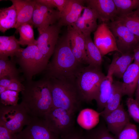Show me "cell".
<instances>
[{
  "label": "cell",
  "instance_id": "obj_1",
  "mask_svg": "<svg viewBox=\"0 0 139 139\" xmlns=\"http://www.w3.org/2000/svg\"><path fill=\"white\" fill-rule=\"evenodd\" d=\"M53 55L51 62L43 72L44 77L74 82L83 66L72 52L67 33L59 38Z\"/></svg>",
  "mask_w": 139,
  "mask_h": 139
},
{
  "label": "cell",
  "instance_id": "obj_2",
  "mask_svg": "<svg viewBox=\"0 0 139 139\" xmlns=\"http://www.w3.org/2000/svg\"><path fill=\"white\" fill-rule=\"evenodd\" d=\"M22 83L21 103L32 117L43 118L53 107L48 79L44 77L36 81L24 80Z\"/></svg>",
  "mask_w": 139,
  "mask_h": 139
},
{
  "label": "cell",
  "instance_id": "obj_3",
  "mask_svg": "<svg viewBox=\"0 0 139 139\" xmlns=\"http://www.w3.org/2000/svg\"><path fill=\"white\" fill-rule=\"evenodd\" d=\"M46 78L49 83L53 107L64 109L74 114L80 110L84 101L74 83Z\"/></svg>",
  "mask_w": 139,
  "mask_h": 139
},
{
  "label": "cell",
  "instance_id": "obj_4",
  "mask_svg": "<svg viewBox=\"0 0 139 139\" xmlns=\"http://www.w3.org/2000/svg\"><path fill=\"white\" fill-rule=\"evenodd\" d=\"M13 58L19 65L23 77L27 80H32L34 76L43 72L48 64L36 45L21 48Z\"/></svg>",
  "mask_w": 139,
  "mask_h": 139
},
{
  "label": "cell",
  "instance_id": "obj_5",
  "mask_svg": "<svg viewBox=\"0 0 139 139\" xmlns=\"http://www.w3.org/2000/svg\"><path fill=\"white\" fill-rule=\"evenodd\" d=\"M105 76L101 68L89 65L82 67L76 76L74 84L84 101L90 103L95 100L100 85Z\"/></svg>",
  "mask_w": 139,
  "mask_h": 139
},
{
  "label": "cell",
  "instance_id": "obj_6",
  "mask_svg": "<svg viewBox=\"0 0 139 139\" xmlns=\"http://www.w3.org/2000/svg\"><path fill=\"white\" fill-rule=\"evenodd\" d=\"M32 117L20 103L14 106L0 104V125L17 134L28 125Z\"/></svg>",
  "mask_w": 139,
  "mask_h": 139
},
{
  "label": "cell",
  "instance_id": "obj_7",
  "mask_svg": "<svg viewBox=\"0 0 139 139\" xmlns=\"http://www.w3.org/2000/svg\"><path fill=\"white\" fill-rule=\"evenodd\" d=\"M75 117L65 109L53 107L43 118L49 129L60 137L75 128Z\"/></svg>",
  "mask_w": 139,
  "mask_h": 139
},
{
  "label": "cell",
  "instance_id": "obj_8",
  "mask_svg": "<svg viewBox=\"0 0 139 139\" xmlns=\"http://www.w3.org/2000/svg\"><path fill=\"white\" fill-rule=\"evenodd\" d=\"M113 33L119 53H133L139 47V37L117 19L107 23Z\"/></svg>",
  "mask_w": 139,
  "mask_h": 139
},
{
  "label": "cell",
  "instance_id": "obj_9",
  "mask_svg": "<svg viewBox=\"0 0 139 139\" xmlns=\"http://www.w3.org/2000/svg\"><path fill=\"white\" fill-rule=\"evenodd\" d=\"M35 0L32 20L33 25L37 28L40 34L47 27L58 22L60 14L58 10Z\"/></svg>",
  "mask_w": 139,
  "mask_h": 139
},
{
  "label": "cell",
  "instance_id": "obj_10",
  "mask_svg": "<svg viewBox=\"0 0 139 139\" xmlns=\"http://www.w3.org/2000/svg\"><path fill=\"white\" fill-rule=\"evenodd\" d=\"M17 139H59L51 131L43 118L32 117L29 124L17 134Z\"/></svg>",
  "mask_w": 139,
  "mask_h": 139
},
{
  "label": "cell",
  "instance_id": "obj_11",
  "mask_svg": "<svg viewBox=\"0 0 139 139\" xmlns=\"http://www.w3.org/2000/svg\"><path fill=\"white\" fill-rule=\"evenodd\" d=\"M61 27L57 22L50 26L39 34L37 40L36 45L48 63L59 38Z\"/></svg>",
  "mask_w": 139,
  "mask_h": 139
},
{
  "label": "cell",
  "instance_id": "obj_12",
  "mask_svg": "<svg viewBox=\"0 0 139 139\" xmlns=\"http://www.w3.org/2000/svg\"><path fill=\"white\" fill-rule=\"evenodd\" d=\"M93 42L103 57L118 49L114 36L107 23L102 22L94 32Z\"/></svg>",
  "mask_w": 139,
  "mask_h": 139
},
{
  "label": "cell",
  "instance_id": "obj_13",
  "mask_svg": "<svg viewBox=\"0 0 139 139\" xmlns=\"http://www.w3.org/2000/svg\"><path fill=\"white\" fill-rule=\"evenodd\" d=\"M102 117L107 124L109 131L115 135L116 138L130 123L129 116L122 104L116 109Z\"/></svg>",
  "mask_w": 139,
  "mask_h": 139
},
{
  "label": "cell",
  "instance_id": "obj_14",
  "mask_svg": "<svg viewBox=\"0 0 139 139\" xmlns=\"http://www.w3.org/2000/svg\"><path fill=\"white\" fill-rule=\"evenodd\" d=\"M87 6L95 12L99 19L107 23L115 20L117 16L116 7L113 0H85Z\"/></svg>",
  "mask_w": 139,
  "mask_h": 139
},
{
  "label": "cell",
  "instance_id": "obj_15",
  "mask_svg": "<svg viewBox=\"0 0 139 139\" xmlns=\"http://www.w3.org/2000/svg\"><path fill=\"white\" fill-rule=\"evenodd\" d=\"M67 34L70 41L72 52L75 57L82 64H87L84 34L73 26L68 27Z\"/></svg>",
  "mask_w": 139,
  "mask_h": 139
},
{
  "label": "cell",
  "instance_id": "obj_16",
  "mask_svg": "<svg viewBox=\"0 0 139 139\" xmlns=\"http://www.w3.org/2000/svg\"><path fill=\"white\" fill-rule=\"evenodd\" d=\"M84 0H68L63 10L60 12V17L57 22L61 27L71 26L81 16L82 12L85 6Z\"/></svg>",
  "mask_w": 139,
  "mask_h": 139
},
{
  "label": "cell",
  "instance_id": "obj_17",
  "mask_svg": "<svg viewBox=\"0 0 139 139\" xmlns=\"http://www.w3.org/2000/svg\"><path fill=\"white\" fill-rule=\"evenodd\" d=\"M16 10L17 19L14 28L16 29L20 25L29 24L33 26L32 17L36 0H10Z\"/></svg>",
  "mask_w": 139,
  "mask_h": 139
},
{
  "label": "cell",
  "instance_id": "obj_18",
  "mask_svg": "<svg viewBox=\"0 0 139 139\" xmlns=\"http://www.w3.org/2000/svg\"><path fill=\"white\" fill-rule=\"evenodd\" d=\"M98 16L94 11L90 7H85L82 14L72 26L75 27L84 35L91 34L98 28Z\"/></svg>",
  "mask_w": 139,
  "mask_h": 139
},
{
  "label": "cell",
  "instance_id": "obj_19",
  "mask_svg": "<svg viewBox=\"0 0 139 139\" xmlns=\"http://www.w3.org/2000/svg\"><path fill=\"white\" fill-rule=\"evenodd\" d=\"M123 95L132 97L137 89L139 78V64L134 62L124 73L122 77Z\"/></svg>",
  "mask_w": 139,
  "mask_h": 139
},
{
  "label": "cell",
  "instance_id": "obj_20",
  "mask_svg": "<svg viewBox=\"0 0 139 139\" xmlns=\"http://www.w3.org/2000/svg\"><path fill=\"white\" fill-rule=\"evenodd\" d=\"M113 76V71L109 67L107 75L99 86L95 100L97 103V109L100 112L105 108L111 94L114 81Z\"/></svg>",
  "mask_w": 139,
  "mask_h": 139
},
{
  "label": "cell",
  "instance_id": "obj_21",
  "mask_svg": "<svg viewBox=\"0 0 139 139\" xmlns=\"http://www.w3.org/2000/svg\"><path fill=\"white\" fill-rule=\"evenodd\" d=\"M134 60L133 53L121 54L117 52L113 55L112 60L109 67L112 70L113 75L118 78H121Z\"/></svg>",
  "mask_w": 139,
  "mask_h": 139
},
{
  "label": "cell",
  "instance_id": "obj_22",
  "mask_svg": "<svg viewBox=\"0 0 139 139\" xmlns=\"http://www.w3.org/2000/svg\"><path fill=\"white\" fill-rule=\"evenodd\" d=\"M123 96L122 82L114 81L109 97L103 110L100 112V116L106 115L118 108Z\"/></svg>",
  "mask_w": 139,
  "mask_h": 139
},
{
  "label": "cell",
  "instance_id": "obj_23",
  "mask_svg": "<svg viewBox=\"0 0 139 139\" xmlns=\"http://www.w3.org/2000/svg\"><path fill=\"white\" fill-rule=\"evenodd\" d=\"M84 36L87 64L96 67L101 68L102 61V55L92 40L91 34Z\"/></svg>",
  "mask_w": 139,
  "mask_h": 139
},
{
  "label": "cell",
  "instance_id": "obj_24",
  "mask_svg": "<svg viewBox=\"0 0 139 139\" xmlns=\"http://www.w3.org/2000/svg\"><path fill=\"white\" fill-rule=\"evenodd\" d=\"M18 40L14 35L0 36V58L14 56L21 48Z\"/></svg>",
  "mask_w": 139,
  "mask_h": 139
},
{
  "label": "cell",
  "instance_id": "obj_25",
  "mask_svg": "<svg viewBox=\"0 0 139 139\" xmlns=\"http://www.w3.org/2000/svg\"><path fill=\"white\" fill-rule=\"evenodd\" d=\"M100 116V112L91 109H85L80 111L77 119V121L85 130H90L98 124Z\"/></svg>",
  "mask_w": 139,
  "mask_h": 139
},
{
  "label": "cell",
  "instance_id": "obj_26",
  "mask_svg": "<svg viewBox=\"0 0 139 139\" xmlns=\"http://www.w3.org/2000/svg\"><path fill=\"white\" fill-rule=\"evenodd\" d=\"M17 19L16 10L12 4L7 7L0 10V31L3 33L15 28Z\"/></svg>",
  "mask_w": 139,
  "mask_h": 139
},
{
  "label": "cell",
  "instance_id": "obj_27",
  "mask_svg": "<svg viewBox=\"0 0 139 139\" xmlns=\"http://www.w3.org/2000/svg\"><path fill=\"white\" fill-rule=\"evenodd\" d=\"M16 63L13 58H0V79L6 77L11 79L21 80L24 79L20 77L21 72L16 67Z\"/></svg>",
  "mask_w": 139,
  "mask_h": 139
},
{
  "label": "cell",
  "instance_id": "obj_28",
  "mask_svg": "<svg viewBox=\"0 0 139 139\" xmlns=\"http://www.w3.org/2000/svg\"><path fill=\"white\" fill-rule=\"evenodd\" d=\"M83 134L84 139H117L102 122L92 129L83 131Z\"/></svg>",
  "mask_w": 139,
  "mask_h": 139
},
{
  "label": "cell",
  "instance_id": "obj_29",
  "mask_svg": "<svg viewBox=\"0 0 139 139\" xmlns=\"http://www.w3.org/2000/svg\"><path fill=\"white\" fill-rule=\"evenodd\" d=\"M116 19L139 37V8L128 14L117 16Z\"/></svg>",
  "mask_w": 139,
  "mask_h": 139
},
{
  "label": "cell",
  "instance_id": "obj_30",
  "mask_svg": "<svg viewBox=\"0 0 139 139\" xmlns=\"http://www.w3.org/2000/svg\"><path fill=\"white\" fill-rule=\"evenodd\" d=\"M33 26L29 24H25L16 29L20 35L18 41L20 45L28 46L36 45L37 40L34 39Z\"/></svg>",
  "mask_w": 139,
  "mask_h": 139
},
{
  "label": "cell",
  "instance_id": "obj_31",
  "mask_svg": "<svg viewBox=\"0 0 139 139\" xmlns=\"http://www.w3.org/2000/svg\"><path fill=\"white\" fill-rule=\"evenodd\" d=\"M117 16L126 15L139 8V0H113Z\"/></svg>",
  "mask_w": 139,
  "mask_h": 139
},
{
  "label": "cell",
  "instance_id": "obj_32",
  "mask_svg": "<svg viewBox=\"0 0 139 139\" xmlns=\"http://www.w3.org/2000/svg\"><path fill=\"white\" fill-rule=\"evenodd\" d=\"M19 92L14 91L6 90L0 93V104L4 106H14L17 104Z\"/></svg>",
  "mask_w": 139,
  "mask_h": 139
},
{
  "label": "cell",
  "instance_id": "obj_33",
  "mask_svg": "<svg viewBox=\"0 0 139 139\" xmlns=\"http://www.w3.org/2000/svg\"><path fill=\"white\" fill-rule=\"evenodd\" d=\"M117 139H139V135L136 126L128 123L120 132Z\"/></svg>",
  "mask_w": 139,
  "mask_h": 139
},
{
  "label": "cell",
  "instance_id": "obj_34",
  "mask_svg": "<svg viewBox=\"0 0 139 139\" xmlns=\"http://www.w3.org/2000/svg\"><path fill=\"white\" fill-rule=\"evenodd\" d=\"M128 114L135 122L139 123V103L133 97H128L126 100Z\"/></svg>",
  "mask_w": 139,
  "mask_h": 139
},
{
  "label": "cell",
  "instance_id": "obj_35",
  "mask_svg": "<svg viewBox=\"0 0 139 139\" xmlns=\"http://www.w3.org/2000/svg\"><path fill=\"white\" fill-rule=\"evenodd\" d=\"M50 7H56L60 12L64 10L68 0H36Z\"/></svg>",
  "mask_w": 139,
  "mask_h": 139
},
{
  "label": "cell",
  "instance_id": "obj_36",
  "mask_svg": "<svg viewBox=\"0 0 139 139\" xmlns=\"http://www.w3.org/2000/svg\"><path fill=\"white\" fill-rule=\"evenodd\" d=\"M59 139H84L83 131L75 127L70 132L60 137Z\"/></svg>",
  "mask_w": 139,
  "mask_h": 139
},
{
  "label": "cell",
  "instance_id": "obj_37",
  "mask_svg": "<svg viewBox=\"0 0 139 139\" xmlns=\"http://www.w3.org/2000/svg\"><path fill=\"white\" fill-rule=\"evenodd\" d=\"M17 135L4 126L0 125V139H17Z\"/></svg>",
  "mask_w": 139,
  "mask_h": 139
},
{
  "label": "cell",
  "instance_id": "obj_38",
  "mask_svg": "<svg viewBox=\"0 0 139 139\" xmlns=\"http://www.w3.org/2000/svg\"><path fill=\"white\" fill-rule=\"evenodd\" d=\"M14 79H11L6 77H3L0 79V86L4 87L5 91V88L10 84Z\"/></svg>",
  "mask_w": 139,
  "mask_h": 139
},
{
  "label": "cell",
  "instance_id": "obj_39",
  "mask_svg": "<svg viewBox=\"0 0 139 139\" xmlns=\"http://www.w3.org/2000/svg\"><path fill=\"white\" fill-rule=\"evenodd\" d=\"M134 62L139 64V47L133 51Z\"/></svg>",
  "mask_w": 139,
  "mask_h": 139
},
{
  "label": "cell",
  "instance_id": "obj_40",
  "mask_svg": "<svg viewBox=\"0 0 139 139\" xmlns=\"http://www.w3.org/2000/svg\"><path fill=\"white\" fill-rule=\"evenodd\" d=\"M136 99L138 101L139 100V78L138 79L137 86L136 91Z\"/></svg>",
  "mask_w": 139,
  "mask_h": 139
},
{
  "label": "cell",
  "instance_id": "obj_41",
  "mask_svg": "<svg viewBox=\"0 0 139 139\" xmlns=\"http://www.w3.org/2000/svg\"><path fill=\"white\" fill-rule=\"evenodd\" d=\"M138 103H139V100L138 101Z\"/></svg>",
  "mask_w": 139,
  "mask_h": 139
}]
</instances>
